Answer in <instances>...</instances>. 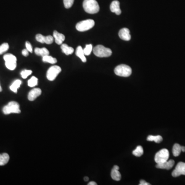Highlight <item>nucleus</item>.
<instances>
[{"label":"nucleus","instance_id":"nucleus-14","mask_svg":"<svg viewBox=\"0 0 185 185\" xmlns=\"http://www.w3.org/2000/svg\"><path fill=\"white\" fill-rule=\"evenodd\" d=\"M119 36L122 40L125 41L130 40L131 35L130 30L127 28H123L120 29L119 32Z\"/></svg>","mask_w":185,"mask_h":185},{"label":"nucleus","instance_id":"nucleus-28","mask_svg":"<svg viewBox=\"0 0 185 185\" xmlns=\"http://www.w3.org/2000/svg\"><path fill=\"white\" fill-rule=\"evenodd\" d=\"M92 50H93V46H92V44L86 45L85 49H83L85 55H86V56L90 55L92 52Z\"/></svg>","mask_w":185,"mask_h":185},{"label":"nucleus","instance_id":"nucleus-37","mask_svg":"<svg viewBox=\"0 0 185 185\" xmlns=\"http://www.w3.org/2000/svg\"><path fill=\"white\" fill-rule=\"evenodd\" d=\"M2 87L1 86V85H0V92H2Z\"/></svg>","mask_w":185,"mask_h":185},{"label":"nucleus","instance_id":"nucleus-24","mask_svg":"<svg viewBox=\"0 0 185 185\" xmlns=\"http://www.w3.org/2000/svg\"><path fill=\"white\" fill-rule=\"evenodd\" d=\"M42 61L44 62H48L49 63L55 64L57 62L56 59L55 58H53L51 56H50L49 55L45 56L43 57Z\"/></svg>","mask_w":185,"mask_h":185},{"label":"nucleus","instance_id":"nucleus-22","mask_svg":"<svg viewBox=\"0 0 185 185\" xmlns=\"http://www.w3.org/2000/svg\"><path fill=\"white\" fill-rule=\"evenodd\" d=\"M21 83L22 81L20 80H16L10 86V89L15 93H17V90L21 85Z\"/></svg>","mask_w":185,"mask_h":185},{"label":"nucleus","instance_id":"nucleus-23","mask_svg":"<svg viewBox=\"0 0 185 185\" xmlns=\"http://www.w3.org/2000/svg\"><path fill=\"white\" fill-rule=\"evenodd\" d=\"M147 140L149 141H155V143H160L162 141V137L160 135H149L147 137Z\"/></svg>","mask_w":185,"mask_h":185},{"label":"nucleus","instance_id":"nucleus-4","mask_svg":"<svg viewBox=\"0 0 185 185\" xmlns=\"http://www.w3.org/2000/svg\"><path fill=\"white\" fill-rule=\"evenodd\" d=\"M3 112L5 115L10 114L11 113H20L19 104L16 101H11L4 107Z\"/></svg>","mask_w":185,"mask_h":185},{"label":"nucleus","instance_id":"nucleus-26","mask_svg":"<svg viewBox=\"0 0 185 185\" xmlns=\"http://www.w3.org/2000/svg\"><path fill=\"white\" fill-rule=\"evenodd\" d=\"M38 79L35 77H32L28 81V85L30 87H34L38 85Z\"/></svg>","mask_w":185,"mask_h":185},{"label":"nucleus","instance_id":"nucleus-13","mask_svg":"<svg viewBox=\"0 0 185 185\" xmlns=\"http://www.w3.org/2000/svg\"><path fill=\"white\" fill-rule=\"evenodd\" d=\"M110 10L111 11L115 13L117 15H120L122 11L120 8V3L118 1L115 0L112 2L110 5Z\"/></svg>","mask_w":185,"mask_h":185},{"label":"nucleus","instance_id":"nucleus-21","mask_svg":"<svg viewBox=\"0 0 185 185\" xmlns=\"http://www.w3.org/2000/svg\"><path fill=\"white\" fill-rule=\"evenodd\" d=\"M182 152V146L178 143H175L173 147L172 152L173 155L176 157L180 155Z\"/></svg>","mask_w":185,"mask_h":185},{"label":"nucleus","instance_id":"nucleus-17","mask_svg":"<svg viewBox=\"0 0 185 185\" xmlns=\"http://www.w3.org/2000/svg\"><path fill=\"white\" fill-rule=\"evenodd\" d=\"M35 54L40 56L44 57L45 56L49 55V52L46 48H35Z\"/></svg>","mask_w":185,"mask_h":185},{"label":"nucleus","instance_id":"nucleus-18","mask_svg":"<svg viewBox=\"0 0 185 185\" xmlns=\"http://www.w3.org/2000/svg\"><path fill=\"white\" fill-rule=\"evenodd\" d=\"M76 55L77 56L79 57L80 59L82 60V61L83 62H86V59L85 57V53L83 51V49H82V47L79 46L77 48L76 51Z\"/></svg>","mask_w":185,"mask_h":185},{"label":"nucleus","instance_id":"nucleus-33","mask_svg":"<svg viewBox=\"0 0 185 185\" xmlns=\"http://www.w3.org/2000/svg\"><path fill=\"white\" fill-rule=\"evenodd\" d=\"M150 183H149L146 182L144 180H140L139 185H150Z\"/></svg>","mask_w":185,"mask_h":185},{"label":"nucleus","instance_id":"nucleus-1","mask_svg":"<svg viewBox=\"0 0 185 185\" xmlns=\"http://www.w3.org/2000/svg\"><path fill=\"white\" fill-rule=\"evenodd\" d=\"M83 7L85 12L91 14H96L100 9L98 3L96 0H84Z\"/></svg>","mask_w":185,"mask_h":185},{"label":"nucleus","instance_id":"nucleus-5","mask_svg":"<svg viewBox=\"0 0 185 185\" xmlns=\"http://www.w3.org/2000/svg\"><path fill=\"white\" fill-rule=\"evenodd\" d=\"M95 25L93 20L88 19L82 21L76 24V28L79 32H85L93 28Z\"/></svg>","mask_w":185,"mask_h":185},{"label":"nucleus","instance_id":"nucleus-10","mask_svg":"<svg viewBox=\"0 0 185 185\" xmlns=\"http://www.w3.org/2000/svg\"><path fill=\"white\" fill-rule=\"evenodd\" d=\"M35 39L37 41L41 43H46L48 44H51L53 42L54 38L51 35L44 36L41 34H37L35 36Z\"/></svg>","mask_w":185,"mask_h":185},{"label":"nucleus","instance_id":"nucleus-11","mask_svg":"<svg viewBox=\"0 0 185 185\" xmlns=\"http://www.w3.org/2000/svg\"><path fill=\"white\" fill-rule=\"evenodd\" d=\"M174 160L171 159V160H168L166 162H163L162 164H157V165L156 166V168L161 169L170 170L174 165Z\"/></svg>","mask_w":185,"mask_h":185},{"label":"nucleus","instance_id":"nucleus-16","mask_svg":"<svg viewBox=\"0 0 185 185\" xmlns=\"http://www.w3.org/2000/svg\"><path fill=\"white\" fill-rule=\"evenodd\" d=\"M54 38H55V42L58 45H61L65 40V37L63 34H60L56 30L54 32Z\"/></svg>","mask_w":185,"mask_h":185},{"label":"nucleus","instance_id":"nucleus-7","mask_svg":"<svg viewBox=\"0 0 185 185\" xmlns=\"http://www.w3.org/2000/svg\"><path fill=\"white\" fill-rule=\"evenodd\" d=\"M169 158V152L166 149H163L155 154V161L157 164L166 162Z\"/></svg>","mask_w":185,"mask_h":185},{"label":"nucleus","instance_id":"nucleus-2","mask_svg":"<svg viewBox=\"0 0 185 185\" xmlns=\"http://www.w3.org/2000/svg\"><path fill=\"white\" fill-rule=\"evenodd\" d=\"M114 72L117 76L127 77L132 74V69L128 65L121 64L115 67Z\"/></svg>","mask_w":185,"mask_h":185},{"label":"nucleus","instance_id":"nucleus-9","mask_svg":"<svg viewBox=\"0 0 185 185\" xmlns=\"http://www.w3.org/2000/svg\"><path fill=\"white\" fill-rule=\"evenodd\" d=\"M181 175H185V162H178L177 165H176L175 169L173 171L172 173V175L174 177H178Z\"/></svg>","mask_w":185,"mask_h":185},{"label":"nucleus","instance_id":"nucleus-12","mask_svg":"<svg viewBox=\"0 0 185 185\" xmlns=\"http://www.w3.org/2000/svg\"><path fill=\"white\" fill-rule=\"evenodd\" d=\"M42 93V91L40 88H35L31 90L28 95V99L29 100L34 101L39 97Z\"/></svg>","mask_w":185,"mask_h":185},{"label":"nucleus","instance_id":"nucleus-6","mask_svg":"<svg viewBox=\"0 0 185 185\" xmlns=\"http://www.w3.org/2000/svg\"><path fill=\"white\" fill-rule=\"evenodd\" d=\"M4 60L5 61V65L7 69L13 71L17 67V58L11 54H7L3 57Z\"/></svg>","mask_w":185,"mask_h":185},{"label":"nucleus","instance_id":"nucleus-34","mask_svg":"<svg viewBox=\"0 0 185 185\" xmlns=\"http://www.w3.org/2000/svg\"><path fill=\"white\" fill-rule=\"evenodd\" d=\"M88 185H97V183L95 182H91L88 183Z\"/></svg>","mask_w":185,"mask_h":185},{"label":"nucleus","instance_id":"nucleus-27","mask_svg":"<svg viewBox=\"0 0 185 185\" xmlns=\"http://www.w3.org/2000/svg\"><path fill=\"white\" fill-rule=\"evenodd\" d=\"M9 49V45L7 43H4L0 45V55H2V54L5 53Z\"/></svg>","mask_w":185,"mask_h":185},{"label":"nucleus","instance_id":"nucleus-20","mask_svg":"<svg viewBox=\"0 0 185 185\" xmlns=\"http://www.w3.org/2000/svg\"><path fill=\"white\" fill-rule=\"evenodd\" d=\"M9 156L7 153L0 154V166H4L9 162Z\"/></svg>","mask_w":185,"mask_h":185},{"label":"nucleus","instance_id":"nucleus-3","mask_svg":"<svg viewBox=\"0 0 185 185\" xmlns=\"http://www.w3.org/2000/svg\"><path fill=\"white\" fill-rule=\"evenodd\" d=\"M93 53L96 56L103 58L111 56L112 51L109 48H105L101 45H98L94 48Z\"/></svg>","mask_w":185,"mask_h":185},{"label":"nucleus","instance_id":"nucleus-31","mask_svg":"<svg viewBox=\"0 0 185 185\" xmlns=\"http://www.w3.org/2000/svg\"><path fill=\"white\" fill-rule=\"evenodd\" d=\"M25 45H26V49L28 50V51H29L30 53H32V45L28 41H27L26 44H25Z\"/></svg>","mask_w":185,"mask_h":185},{"label":"nucleus","instance_id":"nucleus-35","mask_svg":"<svg viewBox=\"0 0 185 185\" xmlns=\"http://www.w3.org/2000/svg\"><path fill=\"white\" fill-rule=\"evenodd\" d=\"M84 179H85V182H88V179H89V178H88V177H87V176H86V177H85Z\"/></svg>","mask_w":185,"mask_h":185},{"label":"nucleus","instance_id":"nucleus-32","mask_svg":"<svg viewBox=\"0 0 185 185\" xmlns=\"http://www.w3.org/2000/svg\"><path fill=\"white\" fill-rule=\"evenodd\" d=\"M28 50L27 49H23L22 51V55L25 57L28 56Z\"/></svg>","mask_w":185,"mask_h":185},{"label":"nucleus","instance_id":"nucleus-29","mask_svg":"<svg viewBox=\"0 0 185 185\" xmlns=\"http://www.w3.org/2000/svg\"><path fill=\"white\" fill-rule=\"evenodd\" d=\"M74 0H63L64 5L66 8H69L74 4Z\"/></svg>","mask_w":185,"mask_h":185},{"label":"nucleus","instance_id":"nucleus-30","mask_svg":"<svg viewBox=\"0 0 185 185\" xmlns=\"http://www.w3.org/2000/svg\"><path fill=\"white\" fill-rule=\"evenodd\" d=\"M32 73V71L31 70H26L25 69L24 71H22L21 72L22 77L23 78V79H26L27 78L28 76H29Z\"/></svg>","mask_w":185,"mask_h":185},{"label":"nucleus","instance_id":"nucleus-25","mask_svg":"<svg viewBox=\"0 0 185 185\" xmlns=\"http://www.w3.org/2000/svg\"><path fill=\"white\" fill-rule=\"evenodd\" d=\"M143 153V150L141 146H137V147L136 148V149L133 151V154L137 157L141 156Z\"/></svg>","mask_w":185,"mask_h":185},{"label":"nucleus","instance_id":"nucleus-19","mask_svg":"<svg viewBox=\"0 0 185 185\" xmlns=\"http://www.w3.org/2000/svg\"><path fill=\"white\" fill-rule=\"evenodd\" d=\"M62 52L64 53L65 55H69L72 54V53H74V48L69 46L67 44H62L61 46Z\"/></svg>","mask_w":185,"mask_h":185},{"label":"nucleus","instance_id":"nucleus-15","mask_svg":"<svg viewBox=\"0 0 185 185\" xmlns=\"http://www.w3.org/2000/svg\"><path fill=\"white\" fill-rule=\"evenodd\" d=\"M119 167L118 166H114L111 171V177L113 180L119 181L121 180L122 176L119 171Z\"/></svg>","mask_w":185,"mask_h":185},{"label":"nucleus","instance_id":"nucleus-36","mask_svg":"<svg viewBox=\"0 0 185 185\" xmlns=\"http://www.w3.org/2000/svg\"><path fill=\"white\" fill-rule=\"evenodd\" d=\"M182 151L185 152V146H182Z\"/></svg>","mask_w":185,"mask_h":185},{"label":"nucleus","instance_id":"nucleus-8","mask_svg":"<svg viewBox=\"0 0 185 185\" xmlns=\"http://www.w3.org/2000/svg\"><path fill=\"white\" fill-rule=\"evenodd\" d=\"M61 72V69L60 66L57 65H54L51 66L47 72L46 77L49 81H53L56 79L57 76Z\"/></svg>","mask_w":185,"mask_h":185}]
</instances>
